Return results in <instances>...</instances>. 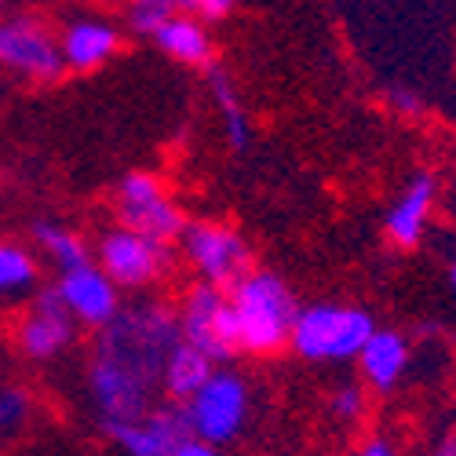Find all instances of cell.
I'll list each match as a JSON object with an SVG mask.
<instances>
[{"mask_svg": "<svg viewBox=\"0 0 456 456\" xmlns=\"http://www.w3.org/2000/svg\"><path fill=\"white\" fill-rule=\"evenodd\" d=\"M26 416H29V395L19 391V387L0 384V431L19 428Z\"/></svg>", "mask_w": 456, "mask_h": 456, "instance_id": "obj_23", "label": "cell"}, {"mask_svg": "<svg viewBox=\"0 0 456 456\" xmlns=\"http://www.w3.org/2000/svg\"><path fill=\"white\" fill-rule=\"evenodd\" d=\"M73 325L77 322H73L69 311L62 307L59 292L41 289L33 299V307L26 311V318L19 322V347H22V354H29L37 362H48L69 347Z\"/></svg>", "mask_w": 456, "mask_h": 456, "instance_id": "obj_12", "label": "cell"}, {"mask_svg": "<svg viewBox=\"0 0 456 456\" xmlns=\"http://www.w3.org/2000/svg\"><path fill=\"white\" fill-rule=\"evenodd\" d=\"M62 307L69 311L73 322H85L92 329H106L121 311V299H118V285H113L95 263L77 271H66L55 285Z\"/></svg>", "mask_w": 456, "mask_h": 456, "instance_id": "obj_11", "label": "cell"}, {"mask_svg": "<svg viewBox=\"0 0 456 456\" xmlns=\"http://www.w3.org/2000/svg\"><path fill=\"white\" fill-rule=\"evenodd\" d=\"M449 289H452V296H456V252L449 256Z\"/></svg>", "mask_w": 456, "mask_h": 456, "instance_id": "obj_29", "label": "cell"}, {"mask_svg": "<svg viewBox=\"0 0 456 456\" xmlns=\"http://www.w3.org/2000/svg\"><path fill=\"white\" fill-rule=\"evenodd\" d=\"M442 201V183L431 168H420L412 172L398 198L391 201L387 216H384V238L387 245H395L398 252H412L420 248L424 238L431 234V219H435V208Z\"/></svg>", "mask_w": 456, "mask_h": 456, "instance_id": "obj_8", "label": "cell"}, {"mask_svg": "<svg viewBox=\"0 0 456 456\" xmlns=\"http://www.w3.org/2000/svg\"><path fill=\"white\" fill-rule=\"evenodd\" d=\"M154 41L158 48L183 62V66H201V69H212V37L208 29L198 22V19H190L183 12H175L158 33H154Z\"/></svg>", "mask_w": 456, "mask_h": 456, "instance_id": "obj_16", "label": "cell"}, {"mask_svg": "<svg viewBox=\"0 0 456 456\" xmlns=\"http://www.w3.org/2000/svg\"><path fill=\"white\" fill-rule=\"evenodd\" d=\"M431 456H456V431L442 435V438H438V445L431 449Z\"/></svg>", "mask_w": 456, "mask_h": 456, "instance_id": "obj_28", "label": "cell"}, {"mask_svg": "<svg viewBox=\"0 0 456 456\" xmlns=\"http://www.w3.org/2000/svg\"><path fill=\"white\" fill-rule=\"evenodd\" d=\"M329 409L339 424H358L365 416V387L362 384H339L329 398Z\"/></svg>", "mask_w": 456, "mask_h": 456, "instance_id": "obj_22", "label": "cell"}, {"mask_svg": "<svg viewBox=\"0 0 456 456\" xmlns=\"http://www.w3.org/2000/svg\"><path fill=\"white\" fill-rule=\"evenodd\" d=\"M248 416V387L238 372H216L208 384L186 402V420L198 442L223 445L238 438Z\"/></svg>", "mask_w": 456, "mask_h": 456, "instance_id": "obj_6", "label": "cell"}, {"mask_svg": "<svg viewBox=\"0 0 456 456\" xmlns=\"http://www.w3.org/2000/svg\"><path fill=\"white\" fill-rule=\"evenodd\" d=\"M175 12H179V4H172V0H135V4L128 8V26L135 33H150V37H154Z\"/></svg>", "mask_w": 456, "mask_h": 456, "instance_id": "obj_21", "label": "cell"}, {"mask_svg": "<svg viewBox=\"0 0 456 456\" xmlns=\"http://www.w3.org/2000/svg\"><path fill=\"white\" fill-rule=\"evenodd\" d=\"M33 238H37V245H41L52 259H55V267L66 274V271H77V267H88V245L73 234V231H66V226H59V223H48V219H41V223H33Z\"/></svg>", "mask_w": 456, "mask_h": 456, "instance_id": "obj_19", "label": "cell"}, {"mask_svg": "<svg viewBox=\"0 0 456 456\" xmlns=\"http://www.w3.org/2000/svg\"><path fill=\"white\" fill-rule=\"evenodd\" d=\"M179 12L198 22H219L226 15H234V0H183Z\"/></svg>", "mask_w": 456, "mask_h": 456, "instance_id": "obj_24", "label": "cell"}, {"mask_svg": "<svg viewBox=\"0 0 456 456\" xmlns=\"http://www.w3.org/2000/svg\"><path fill=\"white\" fill-rule=\"evenodd\" d=\"M118 48H121V33L106 19H73L62 29V41H59L62 62L69 69H81V73L102 66L106 59H113Z\"/></svg>", "mask_w": 456, "mask_h": 456, "instance_id": "obj_15", "label": "cell"}, {"mask_svg": "<svg viewBox=\"0 0 456 456\" xmlns=\"http://www.w3.org/2000/svg\"><path fill=\"white\" fill-rule=\"evenodd\" d=\"M172 456H219V449L216 445H208V442H198V438H190V442H183Z\"/></svg>", "mask_w": 456, "mask_h": 456, "instance_id": "obj_27", "label": "cell"}, {"mask_svg": "<svg viewBox=\"0 0 456 456\" xmlns=\"http://www.w3.org/2000/svg\"><path fill=\"white\" fill-rule=\"evenodd\" d=\"M354 456H402L398 452V445H395V438H387V435H369L362 445H358V452Z\"/></svg>", "mask_w": 456, "mask_h": 456, "instance_id": "obj_25", "label": "cell"}, {"mask_svg": "<svg viewBox=\"0 0 456 456\" xmlns=\"http://www.w3.org/2000/svg\"><path fill=\"white\" fill-rule=\"evenodd\" d=\"M208 88H212V99L219 106V118H223V132H226V142H231L238 154L248 150L252 142V125H248V113H245V102L234 88V81L226 77L223 69H208Z\"/></svg>", "mask_w": 456, "mask_h": 456, "instance_id": "obj_18", "label": "cell"}, {"mask_svg": "<svg viewBox=\"0 0 456 456\" xmlns=\"http://www.w3.org/2000/svg\"><path fill=\"white\" fill-rule=\"evenodd\" d=\"M0 66L22 73L29 81H41V85L59 81L66 69L59 41L52 37V29L33 15L0 22Z\"/></svg>", "mask_w": 456, "mask_h": 456, "instance_id": "obj_7", "label": "cell"}, {"mask_svg": "<svg viewBox=\"0 0 456 456\" xmlns=\"http://www.w3.org/2000/svg\"><path fill=\"white\" fill-rule=\"evenodd\" d=\"M118 219L125 231L142 234L168 248V241L186 234V216L183 208L165 194V186L150 172H128L118 186Z\"/></svg>", "mask_w": 456, "mask_h": 456, "instance_id": "obj_4", "label": "cell"}, {"mask_svg": "<svg viewBox=\"0 0 456 456\" xmlns=\"http://www.w3.org/2000/svg\"><path fill=\"white\" fill-rule=\"evenodd\" d=\"M179 344V314L165 303L121 307L95 336L88 391L102 424H132L150 412L165 362Z\"/></svg>", "mask_w": 456, "mask_h": 456, "instance_id": "obj_1", "label": "cell"}, {"mask_svg": "<svg viewBox=\"0 0 456 456\" xmlns=\"http://www.w3.org/2000/svg\"><path fill=\"white\" fill-rule=\"evenodd\" d=\"M186 256L198 267V274L205 278V285L231 292L248 271H252V252L245 245V238L226 223H190L183 234Z\"/></svg>", "mask_w": 456, "mask_h": 456, "instance_id": "obj_5", "label": "cell"}, {"mask_svg": "<svg viewBox=\"0 0 456 456\" xmlns=\"http://www.w3.org/2000/svg\"><path fill=\"white\" fill-rule=\"evenodd\" d=\"M231 311L238 322V351L245 354H278L289 347L299 303L285 278L271 271H248L231 289Z\"/></svg>", "mask_w": 456, "mask_h": 456, "instance_id": "obj_2", "label": "cell"}, {"mask_svg": "<svg viewBox=\"0 0 456 456\" xmlns=\"http://www.w3.org/2000/svg\"><path fill=\"white\" fill-rule=\"evenodd\" d=\"M99 271L113 285L139 289V285L158 281L168 271V248L142 234L125 231V226H113L99 241Z\"/></svg>", "mask_w": 456, "mask_h": 456, "instance_id": "obj_9", "label": "cell"}, {"mask_svg": "<svg viewBox=\"0 0 456 456\" xmlns=\"http://www.w3.org/2000/svg\"><path fill=\"white\" fill-rule=\"evenodd\" d=\"M37 281V263L26 248L0 241V292H22Z\"/></svg>", "mask_w": 456, "mask_h": 456, "instance_id": "obj_20", "label": "cell"}, {"mask_svg": "<svg viewBox=\"0 0 456 456\" xmlns=\"http://www.w3.org/2000/svg\"><path fill=\"white\" fill-rule=\"evenodd\" d=\"M376 332V322L354 303H311L299 307L289 347L307 362H358L362 347Z\"/></svg>", "mask_w": 456, "mask_h": 456, "instance_id": "obj_3", "label": "cell"}, {"mask_svg": "<svg viewBox=\"0 0 456 456\" xmlns=\"http://www.w3.org/2000/svg\"><path fill=\"white\" fill-rule=\"evenodd\" d=\"M102 431L121 442L128 456H172L183 442L194 438L186 420V405H161L132 424H102Z\"/></svg>", "mask_w": 456, "mask_h": 456, "instance_id": "obj_10", "label": "cell"}, {"mask_svg": "<svg viewBox=\"0 0 456 456\" xmlns=\"http://www.w3.org/2000/svg\"><path fill=\"white\" fill-rule=\"evenodd\" d=\"M387 99H391V106H398V113H420L424 110V99L416 92H405V88H391Z\"/></svg>", "mask_w": 456, "mask_h": 456, "instance_id": "obj_26", "label": "cell"}, {"mask_svg": "<svg viewBox=\"0 0 456 456\" xmlns=\"http://www.w3.org/2000/svg\"><path fill=\"white\" fill-rule=\"evenodd\" d=\"M212 376H216V362L208 354H201L198 347H190V344H183V339H179V344L172 347V354H168V362H165L161 387H165L168 398L190 402Z\"/></svg>", "mask_w": 456, "mask_h": 456, "instance_id": "obj_17", "label": "cell"}, {"mask_svg": "<svg viewBox=\"0 0 456 456\" xmlns=\"http://www.w3.org/2000/svg\"><path fill=\"white\" fill-rule=\"evenodd\" d=\"M409 362H412V344L398 329H376L358 354L362 379L379 395H387L402 384L405 372H409Z\"/></svg>", "mask_w": 456, "mask_h": 456, "instance_id": "obj_13", "label": "cell"}, {"mask_svg": "<svg viewBox=\"0 0 456 456\" xmlns=\"http://www.w3.org/2000/svg\"><path fill=\"white\" fill-rule=\"evenodd\" d=\"M226 303V292L212 289V285H194L186 292L183 307H179V339L190 347H198L201 354H208L212 362H223V347H219V336H216V318Z\"/></svg>", "mask_w": 456, "mask_h": 456, "instance_id": "obj_14", "label": "cell"}]
</instances>
